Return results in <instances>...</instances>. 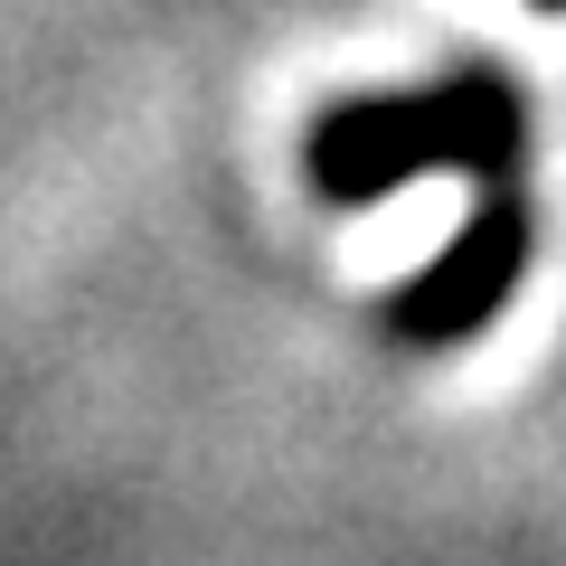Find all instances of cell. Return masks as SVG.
Here are the masks:
<instances>
[{"label":"cell","mask_w":566,"mask_h":566,"mask_svg":"<svg viewBox=\"0 0 566 566\" xmlns=\"http://www.w3.org/2000/svg\"><path fill=\"white\" fill-rule=\"evenodd\" d=\"M303 170L331 208H368L406 180H463L520 189L528 180V104L501 66H453L424 95H340L303 142Z\"/></svg>","instance_id":"6da1fadb"},{"label":"cell","mask_w":566,"mask_h":566,"mask_svg":"<svg viewBox=\"0 0 566 566\" xmlns=\"http://www.w3.org/2000/svg\"><path fill=\"white\" fill-rule=\"evenodd\" d=\"M528 245H538L528 237V189H482L472 218H463V237L424 264V274H406L397 293H387V331H397L406 349L482 340V331L510 312V293H520Z\"/></svg>","instance_id":"7a4b0ae2"},{"label":"cell","mask_w":566,"mask_h":566,"mask_svg":"<svg viewBox=\"0 0 566 566\" xmlns=\"http://www.w3.org/2000/svg\"><path fill=\"white\" fill-rule=\"evenodd\" d=\"M528 10H547V20H566V0H528Z\"/></svg>","instance_id":"3957f363"}]
</instances>
